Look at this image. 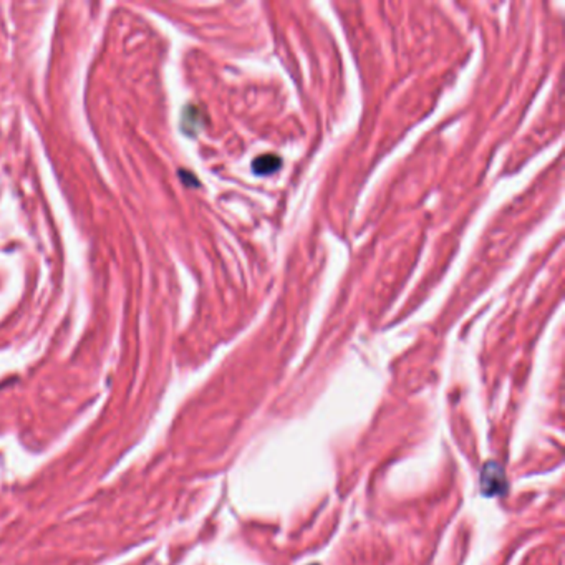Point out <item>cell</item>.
Here are the masks:
<instances>
[{
	"instance_id": "obj_1",
	"label": "cell",
	"mask_w": 565,
	"mask_h": 565,
	"mask_svg": "<svg viewBox=\"0 0 565 565\" xmlns=\"http://www.w3.org/2000/svg\"><path fill=\"white\" fill-rule=\"evenodd\" d=\"M282 166V161L279 156H274V154H262V156L255 158V161L253 164L254 171L259 174H269L277 171Z\"/></svg>"
}]
</instances>
